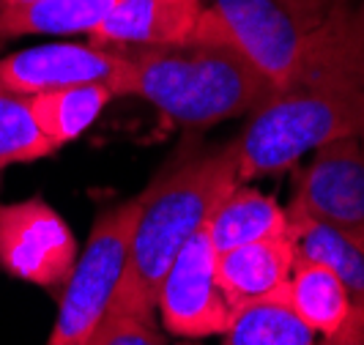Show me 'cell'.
Here are the masks:
<instances>
[{"instance_id": "6da1fadb", "label": "cell", "mask_w": 364, "mask_h": 345, "mask_svg": "<svg viewBox=\"0 0 364 345\" xmlns=\"http://www.w3.org/2000/svg\"><path fill=\"white\" fill-rule=\"evenodd\" d=\"M364 115V0L350 3L233 140L238 181L296 164L331 140L350 137Z\"/></svg>"}, {"instance_id": "7a4b0ae2", "label": "cell", "mask_w": 364, "mask_h": 345, "mask_svg": "<svg viewBox=\"0 0 364 345\" xmlns=\"http://www.w3.org/2000/svg\"><path fill=\"white\" fill-rule=\"evenodd\" d=\"M115 96H137L181 127H214L252 112L274 91L208 9L186 41L121 50Z\"/></svg>"}, {"instance_id": "3957f363", "label": "cell", "mask_w": 364, "mask_h": 345, "mask_svg": "<svg viewBox=\"0 0 364 345\" xmlns=\"http://www.w3.org/2000/svg\"><path fill=\"white\" fill-rule=\"evenodd\" d=\"M238 181L236 146H183L140 195L127 272L107 315H154L164 274ZM105 315V318H107Z\"/></svg>"}, {"instance_id": "277c9868", "label": "cell", "mask_w": 364, "mask_h": 345, "mask_svg": "<svg viewBox=\"0 0 364 345\" xmlns=\"http://www.w3.org/2000/svg\"><path fill=\"white\" fill-rule=\"evenodd\" d=\"M244 55L279 85L350 0H203Z\"/></svg>"}, {"instance_id": "5b68a950", "label": "cell", "mask_w": 364, "mask_h": 345, "mask_svg": "<svg viewBox=\"0 0 364 345\" xmlns=\"http://www.w3.org/2000/svg\"><path fill=\"white\" fill-rule=\"evenodd\" d=\"M137 211L140 200L134 198L96 219L82 253L77 255L72 277L60 288L58 315L47 345H85L105 321L127 272Z\"/></svg>"}, {"instance_id": "8992f818", "label": "cell", "mask_w": 364, "mask_h": 345, "mask_svg": "<svg viewBox=\"0 0 364 345\" xmlns=\"http://www.w3.org/2000/svg\"><path fill=\"white\" fill-rule=\"evenodd\" d=\"M77 238L41 198L0 203V269L38 288H63L77 263Z\"/></svg>"}, {"instance_id": "52a82bcc", "label": "cell", "mask_w": 364, "mask_h": 345, "mask_svg": "<svg viewBox=\"0 0 364 345\" xmlns=\"http://www.w3.org/2000/svg\"><path fill=\"white\" fill-rule=\"evenodd\" d=\"M156 309L162 315L164 329L176 337L198 340L222 334L228 329L233 307L219 288L217 250L205 228L176 255L159 285Z\"/></svg>"}, {"instance_id": "ba28073f", "label": "cell", "mask_w": 364, "mask_h": 345, "mask_svg": "<svg viewBox=\"0 0 364 345\" xmlns=\"http://www.w3.org/2000/svg\"><path fill=\"white\" fill-rule=\"evenodd\" d=\"M312 154V162L296 176L288 208L364 241V151L359 137L331 140Z\"/></svg>"}, {"instance_id": "9c48e42d", "label": "cell", "mask_w": 364, "mask_h": 345, "mask_svg": "<svg viewBox=\"0 0 364 345\" xmlns=\"http://www.w3.org/2000/svg\"><path fill=\"white\" fill-rule=\"evenodd\" d=\"M124 63L127 58L121 50L93 41H53L6 55L0 60V85L22 96H38L85 83L115 85Z\"/></svg>"}, {"instance_id": "30bf717a", "label": "cell", "mask_w": 364, "mask_h": 345, "mask_svg": "<svg viewBox=\"0 0 364 345\" xmlns=\"http://www.w3.org/2000/svg\"><path fill=\"white\" fill-rule=\"evenodd\" d=\"M203 11V0H115L91 41L109 50L178 44L198 31Z\"/></svg>"}, {"instance_id": "8fae6325", "label": "cell", "mask_w": 364, "mask_h": 345, "mask_svg": "<svg viewBox=\"0 0 364 345\" xmlns=\"http://www.w3.org/2000/svg\"><path fill=\"white\" fill-rule=\"evenodd\" d=\"M296 266L291 233H279L217 253V280L230 307L282 296Z\"/></svg>"}, {"instance_id": "7c38bea8", "label": "cell", "mask_w": 364, "mask_h": 345, "mask_svg": "<svg viewBox=\"0 0 364 345\" xmlns=\"http://www.w3.org/2000/svg\"><path fill=\"white\" fill-rule=\"evenodd\" d=\"M205 233L217 253H228L241 244L288 233V208L250 184H236L211 211Z\"/></svg>"}, {"instance_id": "4fadbf2b", "label": "cell", "mask_w": 364, "mask_h": 345, "mask_svg": "<svg viewBox=\"0 0 364 345\" xmlns=\"http://www.w3.org/2000/svg\"><path fill=\"white\" fill-rule=\"evenodd\" d=\"M288 233L296 250V260L328 266L348 288L353 309L364 312V241L318 219L296 214L291 208H288Z\"/></svg>"}, {"instance_id": "5bb4252c", "label": "cell", "mask_w": 364, "mask_h": 345, "mask_svg": "<svg viewBox=\"0 0 364 345\" xmlns=\"http://www.w3.org/2000/svg\"><path fill=\"white\" fill-rule=\"evenodd\" d=\"M282 299L321 337H331L334 331H340L353 315V302L343 280L328 266L310 260H296Z\"/></svg>"}, {"instance_id": "9a60e30c", "label": "cell", "mask_w": 364, "mask_h": 345, "mask_svg": "<svg viewBox=\"0 0 364 345\" xmlns=\"http://www.w3.org/2000/svg\"><path fill=\"white\" fill-rule=\"evenodd\" d=\"M112 99L115 91L109 83H85L31 96V110L41 134L47 137L53 151H58L82 137Z\"/></svg>"}, {"instance_id": "2e32d148", "label": "cell", "mask_w": 364, "mask_h": 345, "mask_svg": "<svg viewBox=\"0 0 364 345\" xmlns=\"http://www.w3.org/2000/svg\"><path fill=\"white\" fill-rule=\"evenodd\" d=\"M115 0H36L0 11V41L17 36H74L105 22Z\"/></svg>"}, {"instance_id": "e0dca14e", "label": "cell", "mask_w": 364, "mask_h": 345, "mask_svg": "<svg viewBox=\"0 0 364 345\" xmlns=\"http://www.w3.org/2000/svg\"><path fill=\"white\" fill-rule=\"evenodd\" d=\"M222 345H321L282 296L257 299L233 307L230 324L222 331Z\"/></svg>"}, {"instance_id": "ac0fdd59", "label": "cell", "mask_w": 364, "mask_h": 345, "mask_svg": "<svg viewBox=\"0 0 364 345\" xmlns=\"http://www.w3.org/2000/svg\"><path fill=\"white\" fill-rule=\"evenodd\" d=\"M50 154L53 146L33 118L31 96L0 85V176L14 164L38 162Z\"/></svg>"}, {"instance_id": "d6986e66", "label": "cell", "mask_w": 364, "mask_h": 345, "mask_svg": "<svg viewBox=\"0 0 364 345\" xmlns=\"http://www.w3.org/2000/svg\"><path fill=\"white\" fill-rule=\"evenodd\" d=\"M85 345H167L154 324V315H107Z\"/></svg>"}, {"instance_id": "ffe728a7", "label": "cell", "mask_w": 364, "mask_h": 345, "mask_svg": "<svg viewBox=\"0 0 364 345\" xmlns=\"http://www.w3.org/2000/svg\"><path fill=\"white\" fill-rule=\"evenodd\" d=\"M321 345H364V312L353 309L348 324L331 337H321Z\"/></svg>"}, {"instance_id": "44dd1931", "label": "cell", "mask_w": 364, "mask_h": 345, "mask_svg": "<svg viewBox=\"0 0 364 345\" xmlns=\"http://www.w3.org/2000/svg\"><path fill=\"white\" fill-rule=\"evenodd\" d=\"M28 3H36V0H0V11H6V9H17V6H28Z\"/></svg>"}, {"instance_id": "7402d4cb", "label": "cell", "mask_w": 364, "mask_h": 345, "mask_svg": "<svg viewBox=\"0 0 364 345\" xmlns=\"http://www.w3.org/2000/svg\"><path fill=\"white\" fill-rule=\"evenodd\" d=\"M356 137H359V143H362V151H364V115H362V124L356 129Z\"/></svg>"}]
</instances>
